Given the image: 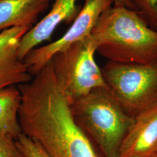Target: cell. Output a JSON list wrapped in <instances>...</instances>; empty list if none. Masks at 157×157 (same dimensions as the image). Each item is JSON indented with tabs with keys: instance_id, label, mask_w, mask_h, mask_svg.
I'll list each match as a JSON object with an SVG mask.
<instances>
[{
	"instance_id": "cell-1",
	"label": "cell",
	"mask_w": 157,
	"mask_h": 157,
	"mask_svg": "<svg viewBox=\"0 0 157 157\" xmlns=\"http://www.w3.org/2000/svg\"><path fill=\"white\" fill-rule=\"evenodd\" d=\"M91 36L97 52L108 61L123 63L157 62V32L133 10L113 6L104 12Z\"/></svg>"
},
{
	"instance_id": "cell-2",
	"label": "cell",
	"mask_w": 157,
	"mask_h": 157,
	"mask_svg": "<svg viewBox=\"0 0 157 157\" xmlns=\"http://www.w3.org/2000/svg\"><path fill=\"white\" fill-rule=\"evenodd\" d=\"M70 108L75 122L104 157H119L134 118L124 112L108 90L94 89Z\"/></svg>"
},
{
	"instance_id": "cell-3",
	"label": "cell",
	"mask_w": 157,
	"mask_h": 157,
	"mask_svg": "<svg viewBox=\"0 0 157 157\" xmlns=\"http://www.w3.org/2000/svg\"><path fill=\"white\" fill-rule=\"evenodd\" d=\"M107 89L124 112L135 118L157 104V62L108 61L101 68Z\"/></svg>"
},
{
	"instance_id": "cell-4",
	"label": "cell",
	"mask_w": 157,
	"mask_h": 157,
	"mask_svg": "<svg viewBox=\"0 0 157 157\" xmlns=\"http://www.w3.org/2000/svg\"><path fill=\"white\" fill-rule=\"evenodd\" d=\"M97 48L90 35L58 52L51 59L57 82L70 105L94 89H107L94 59Z\"/></svg>"
},
{
	"instance_id": "cell-5",
	"label": "cell",
	"mask_w": 157,
	"mask_h": 157,
	"mask_svg": "<svg viewBox=\"0 0 157 157\" xmlns=\"http://www.w3.org/2000/svg\"><path fill=\"white\" fill-rule=\"evenodd\" d=\"M114 0H85L84 6L70 28L61 38L30 51L23 59L33 76L50 62L56 54L90 36L101 14L111 8Z\"/></svg>"
},
{
	"instance_id": "cell-6",
	"label": "cell",
	"mask_w": 157,
	"mask_h": 157,
	"mask_svg": "<svg viewBox=\"0 0 157 157\" xmlns=\"http://www.w3.org/2000/svg\"><path fill=\"white\" fill-rule=\"evenodd\" d=\"M31 29L14 27L0 33V89L30 82L32 76L18 55L20 40Z\"/></svg>"
},
{
	"instance_id": "cell-7",
	"label": "cell",
	"mask_w": 157,
	"mask_h": 157,
	"mask_svg": "<svg viewBox=\"0 0 157 157\" xmlns=\"http://www.w3.org/2000/svg\"><path fill=\"white\" fill-rule=\"evenodd\" d=\"M49 13L29 30L20 40L18 55L21 59L41 43L50 40L52 34L61 23H73L82 8L78 0H54Z\"/></svg>"
},
{
	"instance_id": "cell-8",
	"label": "cell",
	"mask_w": 157,
	"mask_h": 157,
	"mask_svg": "<svg viewBox=\"0 0 157 157\" xmlns=\"http://www.w3.org/2000/svg\"><path fill=\"white\" fill-rule=\"evenodd\" d=\"M157 157V104L134 118L119 157Z\"/></svg>"
},
{
	"instance_id": "cell-9",
	"label": "cell",
	"mask_w": 157,
	"mask_h": 157,
	"mask_svg": "<svg viewBox=\"0 0 157 157\" xmlns=\"http://www.w3.org/2000/svg\"><path fill=\"white\" fill-rule=\"evenodd\" d=\"M51 1L0 0V30L14 27L32 28Z\"/></svg>"
},
{
	"instance_id": "cell-10",
	"label": "cell",
	"mask_w": 157,
	"mask_h": 157,
	"mask_svg": "<svg viewBox=\"0 0 157 157\" xmlns=\"http://www.w3.org/2000/svg\"><path fill=\"white\" fill-rule=\"evenodd\" d=\"M21 95L17 86L0 89V130L16 140L22 133L18 119Z\"/></svg>"
},
{
	"instance_id": "cell-11",
	"label": "cell",
	"mask_w": 157,
	"mask_h": 157,
	"mask_svg": "<svg viewBox=\"0 0 157 157\" xmlns=\"http://www.w3.org/2000/svg\"><path fill=\"white\" fill-rule=\"evenodd\" d=\"M135 11L143 21L157 32V0H129Z\"/></svg>"
},
{
	"instance_id": "cell-12",
	"label": "cell",
	"mask_w": 157,
	"mask_h": 157,
	"mask_svg": "<svg viewBox=\"0 0 157 157\" xmlns=\"http://www.w3.org/2000/svg\"><path fill=\"white\" fill-rule=\"evenodd\" d=\"M15 140L24 157H49L37 142L22 133Z\"/></svg>"
},
{
	"instance_id": "cell-13",
	"label": "cell",
	"mask_w": 157,
	"mask_h": 157,
	"mask_svg": "<svg viewBox=\"0 0 157 157\" xmlns=\"http://www.w3.org/2000/svg\"><path fill=\"white\" fill-rule=\"evenodd\" d=\"M0 157H24L11 135L0 130Z\"/></svg>"
},
{
	"instance_id": "cell-14",
	"label": "cell",
	"mask_w": 157,
	"mask_h": 157,
	"mask_svg": "<svg viewBox=\"0 0 157 157\" xmlns=\"http://www.w3.org/2000/svg\"><path fill=\"white\" fill-rule=\"evenodd\" d=\"M114 6L115 7L119 6H124L127 8H129L130 10H133V7L130 4V2L129 0H114Z\"/></svg>"
},
{
	"instance_id": "cell-15",
	"label": "cell",
	"mask_w": 157,
	"mask_h": 157,
	"mask_svg": "<svg viewBox=\"0 0 157 157\" xmlns=\"http://www.w3.org/2000/svg\"></svg>"
}]
</instances>
